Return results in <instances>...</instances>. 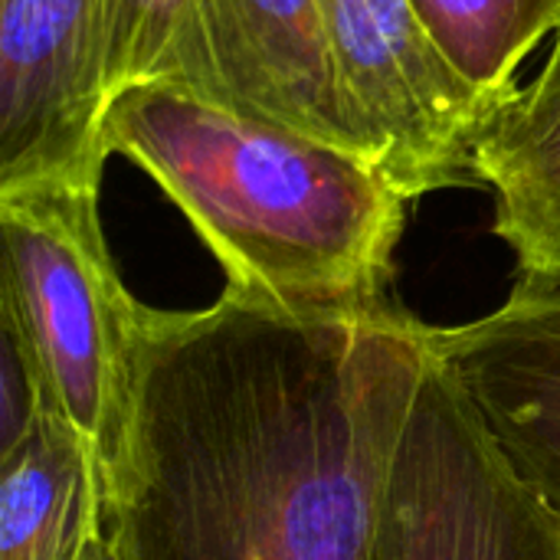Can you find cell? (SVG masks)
Returning <instances> with one entry per match:
<instances>
[{
    "label": "cell",
    "mask_w": 560,
    "mask_h": 560,
    "mask_svg": "<svg viewBox=\"0 0 560 560\" xmlns=\"http://www.w3.org/2000/svg\"><path fill=\"white\" fill-rule=\"evenodd\" d=\"M427 361L430 325L387 302L299 315L223 289L151 308L105 482L112 560H371Z\"/></svg>",
    "instance_id": "6da1fadb"
},
{
    "label": "cell",
    "mask_w": 560,
    "mask_h": 560,
    "mask_svg": "<svg viewBox=\"0 0 560 560\" xmlns=\"http://www.w3.org/2000/svg\"><path fill=\"white\" fill-rule=\"evenodd\" d=\"M105 148L174 200L230 292L299 315L387 302L410 200L361 154L158 82L112 98Z\"/></svg>",
    "instance_id": "7a4b0ae2"
},
{
    "label": "cell",
    "mask_w": 560,
    "mask_h": 560,
    "mask_svg": "<svg viewBox=\"0 0 560 560\" xmlns=\"http://www.w3.org/2000/svg\"><path fill=\"white\" fill-rule=\"evenodd\" d=\"M102 190L0 194V322L23 335L52 407L115 472L138 397L148 305L121 282Z\"/></svg>",
    "instance_id": "3957f363"
},
{
    "label": "cell",
    "mask_w": 560,
    "mask_h": 560,
    "mask_svg": "<svg viewBox=\"0 0 560 560\" xmlns=\"http://www.w3.org/2000/svg\"><path fill=\"white\" fill-rule=\"evenodd\" d=\"M371 560H560V522L433 351L387 466Z\"/></svg>",
    "instance_id": "277c9868"
},
{
    "label": "cell",
    "mask_w": 560,
    "mask_h": 560,
    "mask_svg": "<svg viewBox=\"0 0 560 560\" xmlns=\"http://www.w3.org/2000/svg\"><path fill=\"white\" fill-rule=\"evenodd\" d=\"M368 161L404 200L476 184L472 148L499 108L440 56L410 0H322Z\"/></svg>",
    "instance_id": "5b68a950"
},
{
    "label": "cell",
    "mask_w": 560,
    "mask_h": 560,
    "mask_svg": "<svg viewBox=\"0 0 560 560\" xmlns=\"http://www.w3.org/2000/svg\"><path fill=\"white\" fill-rule=\"evenodd\" d=\"M112 0H0V194L102 190Z\"/></svg>",
    "instance_id": "8992f818"
},
{
    "label": "cell",
    "mask_w": 560,
    "mask_h": 560,
    "mask_svg": "<svg viewBox=\"0 0 560 560\" xmlns=\"http://www.w3.org/2000/svg\"><path fill=\"white\" fill-rule=\"evenodd\" d=\"M368 161L322 0H200L164 82Z\"/></svg>",
    "instance_id": "52a82bcc"
},
{
    "label": "cell",
    "mask_w": 560,
    "mask_h": 560,
    "mask_svg": "<svg viewBox=\"0 0 560 560\" xmlns=\"http://www.w3.org/2000/svg\"><path fill=\"white\" fill-rule=\"evenodd\" d=\"M430 351L560 522V282L518 279L495 312L430 328Z\"/></svg>",
    "instance_id": "ba28073f"
},
{
    "label": "cell",
    "mask_w": 560,
    "mask_h": 560,
    "mask_svg": "<svg viewBox=\"0 0 560 560\" xmlns=\"http://www.w3.org/2000/svg\"><path fill=\"white\" fill-rule=\"evenodd\" d=\"M472 174L495 197V236L518 279L560 282V30L541 72L486 118Z\"/></svg>",
    "instance_id": "9c48e42d"
},
{
    "label": "cell",
    "mask_w": 560,
    "mask_h": 560,
    "mask_svg": "<svg viewBox=\"0 0 560 560\" xmlns=\"http://www.w3.org/2000/svg\"><path fill=\"white\" fill-rule=\"evenodd\" d=\"M105 545V472L62 417L0 456V560H89Z\"/></svg>",
    "instance_id": "30bf717a"
},
{
    "label": "cell",
    "mask_w": 560,
    "mask_h": 560,
    "mask_svg": "<svg viewBox=\"0 0 560 560\" xmlns=\"http://www.w3.org/2000/svg\"><path fill=\"white\" fill-rule=\"evenodd\" d=\"M423 30L453 72L499 105L512 95L518 66L545 39L558 36L560 0H410Z\"/></svg>",
    "instance_id": "8fae6325"
},
{
    "label": "cell",
    "mask_w": 560,
    "mask_h": 560,
    "mask_svg": "<svg viewBox=\"0 0 560 560\" xmlns=\"http://www.w3.org/2000/svg\"><path fill=\"white\" fill-rule=\"evenodd\" d=\"M200 0H112L108 89L164 82Z\"/></svg>",
    "instance_id": "7c38bea8"
},
{
    "label": "cell",
    "mask_w": 560,
    "mask_h": 560,
    "mask_svg": "<svg viewBox=\"0 0 560 560\" xmlns=\"http://www.w3.org/2000/svg\"><path fill=\"white\" fill-rule=\"evenodd\" d=\"M0 335H3V351H0V456H7L56 407H52L43 368L33 358L23 335L3 322H0Z\"/></svg>",
    "instance_id": "4fadbf2b"
}]
</instances>
